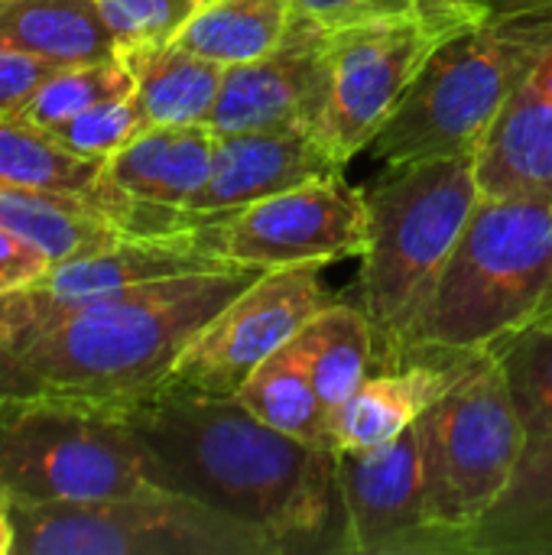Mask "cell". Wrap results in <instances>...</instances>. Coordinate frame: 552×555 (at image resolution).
<instances>
[{
	"instance_id": "e575fe53",
	"label": "cell",
	"mask_w": 552,
	"mask_h": 555,
	"mask_svg": "<svg viewBox=\"0 0 552 555\" xmlns=\"http://www.w3.org/2000/svg\"><path fill=\"white\" fill-rule=\"evenodd\" d=\"M36 390H42V387H39V384H36V377L26 371L23 358H20L13 348L0 345V403H3V400H10V397L36 393Z\"/></svg>"
},
{
	"instance_id": "4fadbf2b",
	"label": "cell",
	"mask_w": 552,
	"mask_h": 555,
	"mask_svg": "<svg viewBox=\"0 0 552 555\" xmlns=\"http://www.w3.org/2000/svg\"><path fill=\"white\" fill-rule=\"evenodd\" d=\"M218 133L208 124L146 127L104 159L85 192L127 237H172L195 231L185 211L205 185Z\"/></svg>"
},
{
	"instance_id": "4dcf8cb0",
	"label": "cell",
	"mask_w": 552,
	"mask_h": 555,
	"mask_svg": "<svg viewBox=\"0 0 552 555\" xmlns=\"http://www.w3.org/2000/svg\"><path fill=\"white\" fill-rule=\"evenodd\" d=\"M540 10H552V0H423L420 16L439 36H452L468 26L501 23Z\"/></svg>"
},
{
	"instance_id": "603a6c76",
	"label": "cell",
	"mask_w": 552,
	"mask_h": 555,
	"mask_svg": "<svg viewBox=\"0 0 552 555\" xmlns=\"http://www.w3.org/2000/svg\"><path fill=\"white\" fill-rule=\"evenodd\" d=\"M293 348L303 358L319 397L335 413V406L348 400L374 371L377 335L361 306L329 302L303 325Z\"/></svg>"
},
{
	"instance_id": "5bb4252c",
	"label": "cell",
	"mask_w": 552,
	"mask_h": 555,
	"mask_svg": "<svg viewBox=\"0 0 552 555\" xmlns=\"http://www.w3.org/2000/svg\"><path fill=\"white\" fill-rule=\"evenodd\" d=\"M338 494L345 553L462 555L433 517L416 426L384 446L338 452Z\"/></svg>"
},
{
	"instance_id": "44dd1931",
	"label": "cell",
	"mask_w": 552,
	"mask_h": 555,
	"mask_svg": "<svg viewBox=\"0 0 552 555\" xmlns=\"http://www.w3.org/2000/svg\"><path fill=\"white\" fill-rule=\"evenodd\" d=\"M133 75V91L150 127L208 124L221 91L224 65L185 49L179 39L117 52Z\"/></svg>"
},
{
	"instance_id": "d6986e66",
	"label": "cell",
	"mask_w": 552,
	"mask_h": 555,
	"mask_svg": "<svg viewBox=\"0 0 552 555\" xmlns=\"http://www.w3.org/2000/svg\"><path fill=\"white\" fill-rule=\"evenodd\" d=\"M0 228L42 254L52 267L81 260L127 241L88 195L39 192L0 182Z\"/></svg>"
},
{
	"instance_id": "484cf974",
	"label": "cell",
	"mask_w": 552,
	"mask_h": 555,
	"mask_svg": "<svg viewBox=\"0 0 552 555\" xmlns=\"http://www.w3.org/2000/svg\"><path fill=\"white\" fill-rule=\"evenodd\" d=\"M104 169V159H91L62 146L49 130L23 124L16 117L0 120V182L85 195Z\"/></svg>"
},
{
	"instance_id": "1f68e13d",
	"label": "cell",
	"mask_w": 552,
	"mask_h": 555,
	"mask_svg": "<svg viewBox=\"0 0 552 555\" xmlns=\"http://www.w3.org/2000/svg\"><path fill=\"white\" fill-rule=\"evenodd\" d=\"M296 13L319 23L322 29H348L381 20L420 16L423 0H293Z\"/></svg>"
},
{
	"instance_id": "30bf717a",
	"label": "cell",
	"mask_w": 552,
	"mask_h": 555,
	"mask_svg": "<svg viewBox=\"0 0 552 555\" xmlns=\"http://www.w3.org/2000/svg\"><path fill=\"white\" fill-rule=\"evenodd\" d=\"M325 263H293L260 273L179 354L163 387L234 397L241 384L332 299Z\"/></svg>"
},
{
	"instance_id": "ba28073f",
	"label": "cell",
	"mask_w": 552,
	"mask_h": 555,
	"mask_svg": "<svg viewBox=\"0 0 552 555\" xmlns=\"http://www.w3.org/2000/svg\"><path fill=\"white\" fill-rule=\"evenodd\" d=\"M436 524L468 555V537L508 491L527 429L495 354H472L452 387L416 423Z\"/></svg>"
},
{
	"instance_id": "ffe728a7",
	"label": "cell",
	"mask_w": 552,
	"mask_h": 555,
	"mask_svg": "<svg viewBox=\"0 0 552 555\" xmlns=\"http://www.w3.org/2000/svg\"><path fill=\"white\" fill-rule=\"evenodd\" d=\"M0 52L68 68L117 59V42L98 0H0Z\"/></svg>"
},
{
	"instance_id": "8d00e7d4",
	"label": "cell",
	"mask_w": 552,
	"mask_h": 555,
	"mask_svg": "<svg viewBox=\"0 0 552 555\" xmlns=\"http://www.w3.org/2000/svg\"><path fill=\"white\" fill-rule=\"evenodd\" d=\"M0 520H7V498L0 494Z\"/></svg>"
},
{
	"instance_id": "8fae6325",
	"label": "cell",
	"mask_w": 552,
	"mask_h": 555,
	"mask_svg": "<svg viewBox=\"0 0 552 555\" xmlns=\"http://www.w3.org/2000/svg\"><path fill=\"white\" fill-rule=\"evenodd\" d=\"M195 237L208 254L238 267L332 263L364 254L368 202L338 172L267 195L224 221L198 228Z\"/></svg>"
},
{
	"instance_id": "7402d4cb",
	"label": "cell",
	"mask_w": 552,
	"mask_h": 555,
	"mask_svg": "<svg viewBox=\"0 0 552 555\" xmlns=\"http://www.w3.org/2000/svg\"><path fill=\"white\" fill-rule=\"evenodd\" d=\"M468 555H552V433L527 439L508 491L475 524Z\"/></svg>"
},
{
	"instance_id": "4316f807",
	"label": "cell",
	"mask_w": 552,
	"mask_h": 555,
	"mask_svg": "<svg viewBox=\"0 0 552 555\" xmlns=\"http://www.w3.org/2000/svg\"><path fill=\"white\" fill-rule=\"evenodd\" d=\"M527 439L552 433V319L540 322L495 351Z\"/></svg>"
},
{
	"instance_id": "9c48e42d",
	"label": "cell",
	"mask_w": 552,
	"mask_h": 555,
	"mask_svg": "<svg viewBox=\"0 0 552 555\" xmlns=\"http://www.w3.org/2000/svg\"><path fill=\"white\" fill-rule=\"evenodd\" d=\"M439 39L446 36L423 16L329 29L325 94L312 133L338 166L377 140Z\"/></svg>"
},
{
	"instance_id": "7c38bea8",
	"label": "cell",
	"mask_w": 552,
	"mask_h": 555,
	"mask_svg": "<svg viewBox=\"0 0 552 555\" xmlns=\"http://www.w3.org/2000/svg\"><path fill=\"white\" fill-rule=\"evenodd\" d=\"M238 263L208 254L195 231L172 237H127L111 250L55 263L39 280L0 293V345L23 354L68 315L140 283L228 270Z\"/></svg>"
},
{
	"instance_id": "e0dca14e",
	"label": "cell",
	"mask_w": 552,
	"mask_h": 555,
	"mask_svg": "<svg viewBox=\"0 0 552 555\" xmlns=\"http://www.w3.org/2000/svg\"><path fill=\"white\" fill-rule=\"evenodd\" d=\"M482 195L552 198V39L475 150Z\"/></svg>"
},
{
	"instance_id": "8992f818",
	"label": "cell",
	"mask_w": 552,
	"mask_h": 555,
	"mask_svg": "<svg viewBox=\"0 0 552 555\" xmlns=\"http://www.w3.org/2000/svg\"><path fill=\"white\" fill-rule=\"evenodd\" d=\"M146 485L143 452L117 406L52 390L0 403L7 504H98Z\"/></svg>"
},
{
	"instance_id": "2e32d148",
	"label": "cell",
	"mask_w": 552,
	"mask_h": 555,
	"mask_svg": "<svg viewBox=\"0 0 552 555\" xmlns=\"http://www.w3.org/2000/svg\"><path fill=\"white\" fill-rule=\"evenodd\" d=\"M338 172H345V166H338L319 137L306 127L224 133L215 143L211 172L185 211L198 231L267 195Z\"/></svg>"
},
{
	"instance_id": "f1b7e54d",
	"label": "cell",
	"mask_w": 552,
	"mask_h": 555,
	"mask_svg": "<svg viewBox=\"0 0 552 555\" xmlns=\"http://www.w3.org/2000/svg\"><path fill=\"white\" fill-rule=\"evenodd\" d=\"M150 127L143 104L137 98V91H127L120 98L101 101L68 120H59L49 130L62 146H68L72 153L91 156V159H107L117 150H124L133 137H140Z\"/></svg>"
},
{
	"instance_id": "9a60e30c",
	"label": "cell",
	"mask_w": 552,
	"mask_h": 555,
	"mask_svg": "<svg viewBox=\"0 0 552 555\" xmlns=\"http://www.w3.org/2000/svg\"><path fill=\"white\" fill-rule=\"evenodd\" d=\"M329 29L293 16L283 42L244 65H228L208 127L224 133L306 127L312 130L325 94Z\"/></svg>"
},
{
	"instance_id": "5b68a950",
	"label": "cell",
	"mask_w": 552,
	"mask_h": 555,
	"mask_svg": "<svg viewBox=\"0 0 552 555\" xmlns=\"http://www.w3.org/2000/svg\"><path fill=\"white\" fill-rule=\"evenodd\" d=\"M550 39L552 10L468 26L439 39L371 143L374 156L384 166H397L475 153Z\"/></svg>"
},
{
	"instance_id": "836d02e7",
	"label": "cell",
	"mask_w": 552,
	"mask_h": 555,
	"mask_svg": "<svg viewBox=\"0 0 552 555\" xmlns=\"http://www.w3.org/2000/svg\"><path fill=\"white\" fill-rule=\"evenodd\" d=\"M49 267L52 263L42 254H36L20 237H13L10 231L0 228V293L39 280Z\"/></svg>"
},
{
	"instance_id": "52a82bcc",
	"label": "cell",
	"mask_w": 552,
	"mask_h": 555,
	"mask_svg": "<svg viewBox=\"0 0 552 555\" xmlns=\"http://www.w3.org/2000/svg\"><path fill=\"white\" fill-rule=\"evenodd\" d=\"M10 555H280L257 527L146 485L98 504H7Z\"/></svg>"
},
{
	"instance_id": "6da1fadb",
	"label": "cell",
	"mask_w": 552,
	"mask_h": 555,
	"mask_svg": "<svg viewBox=\"0 0 552 555\" xmlns=\"http://www.w3.org/2000/svg\"><path fill=\"white\" fill-rule=\"evenodd\" d=\"M117 410L150 485L257 527L280 555L345 553L335 449L267 426L238 397L159 387Z\"/></svg>"
},
{
	"instance_id": "3957f363",
	"label": "cell",
	"mask_w": 552,
	"mask_h": 555,
	"mask_svg": "<svg viewBox=\"0 0 552 555\" xmlns=\"http://www.w3.org/2000/svg\"><path fill=\"white\" fill-rule=\"evenodd\" d=\"M550 319L552 198L482 195L397 361L495 354Z\"/></svg>"
},
{
	"instance_id": "7a4b0ae2",
	"label": "cell",
	"mask_w": 552,
	"mask_h": 555,
	"mask_svg": "<svg viewBox=\"0 0 552 555\" xmlns=\"http://www.w3.org/2000/svg\"><path fill=\"white\" fill-rule=\"evenodd\" d=\"M260 273L228 267L120 289L36 338L20 358L42 390L130 406L156 393L189 341Z\"/></svg>"
},
{
	"instance_id": "83f0119b",
	"label": "cell",
	"mask_w": 552,
	"mask_h": 555,
	"mask_svg": "<svg viewBox=\"0 0 552 555\" xmlns=\"http://www.w3.org/2000/svg\"><path fill=\"white\" fill-rule=\"evenodd\" d=\"M127 91H133V75L120 62V55L107 59V62L68 65L42 81V88L16 114V120L33 124V127H52L59 120H68V117H75L101 101L120 98Z\"/></svg>"
},
{
	"instance_id": "d4e9b609",
	"label": "cell",
	"mask_w": 552,
	"mask_h": 555,
	"mask_svg": "<svg viewBox=\"0 0 552 555\" xmlns=\"http://www.w3.org/2000/svg\"><path fill=\"white\" fill-rule=\"evenodd\" d=\"M257 420L267 426L309 442V446H329L332 442V410L319 397L303 358L296 354L293 341L270 354L234 393Z\"/></svg>"
},
{
	"instance_id": "277c9868",
	"label": "cell",
	"mask_w": 552,
	"mask_h": 555,
	"mask_svg": "<svg viewBox=\"0 0 552 555\" xmlns=\"http://www.w3.org/2000/svg\"><path fill=\"white\" fill-rule=\"evenodd\" d=\"M482 198L475 153L387 166L364 192L361 309L377 335L374 367L394 364Z\"/></svg>"
},
{
	"instance_id": "d6a6232c",
	"label": "cell",
	"mask_w": 552,
	"mask_h": 555,
	"mask_svg": "<svg viewBox=\"0 0 552 555\" xmlns=\"http://www.w3.org/2000/svg\"><path fill=\"white\" fill-rule=\"evenodd\" d=\"M59 65L23 55V52H0V120L16 117L26 101L42 88L46 78H52Z\"/></svg>"
},
{
	"instance_id": "d590c367",
	"label": "cell",
	"mask_w": 552,
	"mask_h": 555,
	"mask_svg": "<svg viewBox=\"0 0 552 555\" xmlns=\"http://www.w3.org/2000/svg\"><path fill=\"white\" fill-rule=\"evenodd\" d=\"M10 524L7 520H0V555H10Z\"/></svg>"
},
{
	"instance_id": "cb8c5ba5",
	"label": "cell",
	"mask_w": 552,
	"mask_h": 555,
	"mask_svg": "<svg viewBox=\"0 0 552 555\" xmlns=\"http://www.w3.org/2000/svg\"><path fill=\"white\" fill-rule=\"evenodd\" d=\"M293 16V0H208L176 39L228 68L273 52Z\"/></svg>"
},
{
	"instance_id": "f546056e",
	"label": "cell",
	"mask_w": 552,
	"mask_h": 555,
	"mask_svg": "<svg viewBox=\"0 0 552 555\" xmlns=\"http://www.w3.org/2000/svg\"><path fill=\"white\" fill-rule=\"evenodd\" d=\"M205 3L208 0H98L117 52L176 39Z\"/></svg>"
},
{
	"instance_id": "ac0fdd59",
	"label": "cell",
	"mask_w": 552,
	"mask_h": 555,
	"mask_svg": "<svg viewBox=\"0 0 552 555\" xmlns=\"http://www.w3.org/2000/svg\"><path fill=\"white\" fill-rule=\"evenodd\" d=\"M468 358L472 354H410L397 364L374 367L332 413L335 452H364L413 429L452 387Z\"/></svg>"
}]
</instances>
